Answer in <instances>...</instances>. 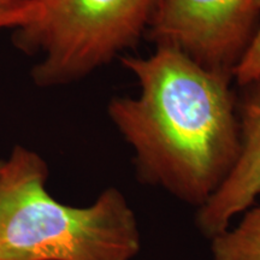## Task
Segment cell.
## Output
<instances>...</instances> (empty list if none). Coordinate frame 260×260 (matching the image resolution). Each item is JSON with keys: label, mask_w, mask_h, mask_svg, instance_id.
<instances>
[{"label": "cell", "mask_w": 260, "mask_h": 260, "mask_svg": "<svg viewBox=\"0 0 260 260\" xmlns=\"http://www.w3.org/2000/svg\"><path fill=\"white\" fill-rule=\"evenodd\" d=\"M3 165H4V160H0V171H2Z\"/></svg>", "instance_id": "9c48e42d"}, {"label": "cell", "mask_w": 260, "mask_h": 260, "mask_svg": "<svg viewBox=\"0 0 260 260\" xmlns=\"http://www.w3.org/2000/svg\"><path fill=\"white\" fill-rule=\"evenodd\" d=\"M213 260H260V204L245 212L235 228L211 239Z\"/></svg>", "instance_id": "8992f818"}, {"label": "cell", "mask_w": 260, "mask_h": 260, "mask_svg": "<svg viewBox=\"0 0 260 260\" xmlns=\"http://www.w3.org/2000/svg\"><path fill=\"white\" fill-rule=\"evenodd\" d=\"M237 100L240 151L235 164L212 197L198 209L197 225L211 240L229 229L235 217L260 195V81L242 87Z\"/></svg>", "instance_id": "5b68a950"}, {"label": "cell", "mask_w": 260, "mask_h": 260, "mask_svg": "<svg viewBox=\"0 0 260 260\" xmlns=\"http://www.w3.org/2000/svg\"><path fill=\"white\" fill-rule=\"evenodd\" d=\"M40 155L14 148L0 171V260H133L141 249L138 218L117 188L74 207L46 189Z\"/></svg>", "instance_id": "7a4b0ae2"}, {"label": "cell", "mask_w": 260, "mask_h": 260, "mask_svg": "<svg viewBox=\"0 0 260 260\" xmlns=\"http://www.w3.org/2000/svg\"><path fill=\"white\" fill-rule=\"evenodd\" d=\"M136 96H116L107 113L134 154L139 177L199 209L218 189L240 151L233 76L206 69L175 48L125 54Z\"/></svg>", "instance_id": "6da1fadb"}, {"label": "cell", "mask_w": 260, "mask_h": 260, "mask_svg": "<svg viewBox=\"0 0 260 260\" xmlns=\"http://www.w3.org/2000/svg\"><path fill=\"white\" fill-rule=\"evenodd\" d=\"M234 82L246 87L260 81V25L242 60L234 71Z\"/></svg>", "instance_id": "52a82bcc"}, {"label": "cell", "mask_w": 260, "mask_h": 260, "mask_svg": "<svg viewBox=\"0 0 260 260\" xmlns=\"http://www.w3.org/2000/svg\"><path fill=\"white\" fill-rule=\"evenodd\" d=\"M32 0H0V29H18L30 17Z\"/></svg>", "instance_id": "ba28073f"}, {"label": "cell", "mask_w": 260, "mask_h": 260, "mask_svg": "<svg viewBox=\"0 0 260 260\" xmlns=\"http://www.w3.org/2000/svg\"><path fill=\"white\" fill-rule=\"evenodd\" d=\"M159 0H32L28 22L14 44L39 59L31 77L39 87L86 79L125 56L147 34Z\"/></svg>", "instance_id": "3957f363"}, {"label": "cell", "mask_w": 260, "mask_h": 260, "mask_svg": "<svg viewBox=\"0 0 260 260\" xmlns=\"http://www.w3.org/2000/svg\"><path fill=\"white\" fill-rule=\"evenodd\" d=\"M259 25L260 0H159L146 35L155 46L233 76Z\"/></svg>", "instance_id": "277c9868"}]
</instances>
